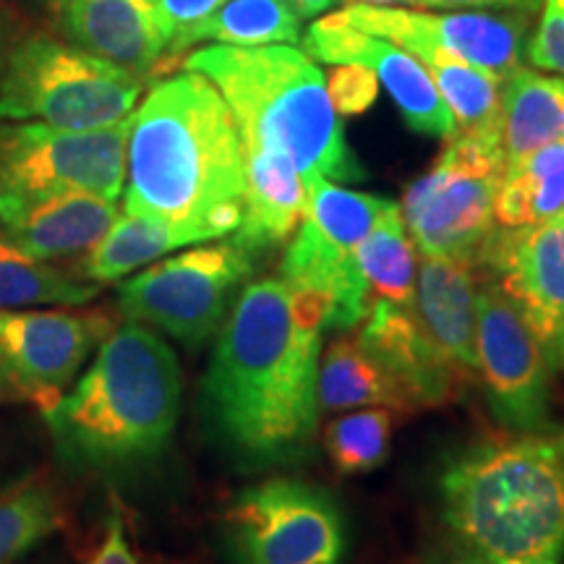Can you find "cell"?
<instances>
[{
  "mask_svg": "<svg viewBox=\"0 0 564 564\" xmlns=\"http://www.w3.org/2000/svg\"><path fill=\"white\" fill-rule=\"evenodd\" d=\"M324 303L282 278L249 282L220 327L202 411L220 447L249 468L293 463L319 423Z\"/></svg>",
  "mask_w": 564,
  "mask_h": 564,
  "instance_id": "1",
  "label": "cell"
},
{
  "mask_svg": "<svg viewBox=\"0 0 564 564\" xmlns=\"http://www.w3.org/2000/svg\"><path fill=\"white\" fill-rule=\"evenodd\" d=\"M243 194L241 133L215 84L188 68L154 84L129 118L123 209L194 246L238 230Z\"/></svg>",
  "mask_w": 564,
  "mask_h": 564,
  "instance_id": "2",
  "label": "cell"
},
{
  "mask_svg": "<svg viewBox=\"0 0 564 564\" xmlns=\"http://www.w3.org/2000/svg\"><path fill=\"white\" fill-rule=\"evenodd\" d=\"M178 413V358L139 322L112 329L79 382L42 411L61 460L87 474L152 463L171 444Z\"/></svg>",
  "mask_w": 564,
  "mask_h": 564,
  "instance_id": "3",
  "label": "cell"
},
{
  "mask_svg": "<svg viewBox=\"0 0 564 564\" xmlns=\"http://www.w3.org/2000/svg\"><path fill=\"white\" fill-rule=\"evenodd\" d=\"M440 489L449 531L484 564H564V432L486 436Z\"/></svg>",
  "mask_w": 564,
  "mask_h": 564,
  "instance_id": "4",
  "label": "cell"
},
{
  "mask_svg": "<svg viewBox=\"0 0 564 564\" xmlns=\"http://www.w3.org/2000/svg\"><path fill=\"white\" fill-rule=\"evenodd\" d=\"M183 68L215 84L243 147L288 158L303 183H356L366 175L329 100L327 76L295 45H207L188 55Z\"/></svg>",
  "mask_w": 564,
  "mask_h": 564,
  "instance_id": "5",
  "label": "cell"
},
{
  "mask_svg": "<svg viewBox=\"0 0 564 564\" xmlns=\"http://www.w3.org/2000/svg\"><path fill=\"white\" fill-rule=\"evenodd\" d=\"M144 79L0 9V123L91 131L129 121Z\"/></svg>",
  "mask_w": 564,
  "mask_h": 564,
  "instance_id": "6",
  "label": "cell"
},
{
  "mask_svg": "<svg viewBox=\"0 0 564 564\" xmlns=\"http://www.w3.org/2000/svg\"><path fill=\"white\" fill-rule=\"evenodd\" d=\"M392 204L327 178L306 183V212L282 257L280 278L291 291L308 293L324 303L327 329H352L369 314V285L356 251Z\"/></svg>",
  "mask_w": 564,
  "mask_h": 564,
  "instance_id": "7",
  "label": "cell"
},
{
  "mask_svg": "<svg viewBox=\"0 0 564 564\" xmlns=\"http://www.w3.org/2000/svg\"><path fill=\"white\" fill-rule=\"evenodd\" d=\"M502 139L457 131L440 158L408 186L403 223L415 249L429 257L476 264L497 228L494 199L505 173Z\"/></svg>",
  "mask_w": 564,
  "mask_h": 564,
  "instance_id": "8",
  "label": "cell"
},
{
  "mask_svg": "<svg viewBox=\"0 0 564 564\" xmlns=\"http://www.w3.org/2000/svg\"><path fill=\"white\" fill-rule=\"evenodd\" d=\"M253 272V253L236 241L196 246L154 262L118 288L131 322L199 348L220 333Z\"/></svg>",
  "mask_w": 564,
  "mask_h": 564,
  "instance_id": "9",
  "label": "cell"
},
{
  "mask_svg": "<svg viewBox=\"0 0 564 564\" xmlns=\"http://www.w3.org/2000/svg\"><path fill=\"white\" fill-rule=\"evenodd\" d=\"M129 121L70 131L47 123H0V215L55 194L116 202L126 181Z\"/></svg>",
  "mask_w": 564,
  "mask_h": 564,
  "instance_id": "10",
  "label": "cell"
},
{
  "mask_svg": "<svg viewBox=\"0 0 564 564\" xmlns=\"http://www.w3.org/2000/svg\"><path fill=\"white\" fill-rule=\"evenodd\" d=\"M225 535L236 564H340L348 544L335 499L295 478H270L238 494Z\"/></svg>",
  "mask_w": 564,
  "mask_h": 564,
  "instance_id": "11",
  "label": "cell"
},
{
  "mask_svg": "<svg viewBox=\"0 0 564 564\" xmlns=\"http://www.w3.org/2000/svg\"><path fill=\"white\" fill-rule=\"evenodd\" d=\"M476 366L494 419L507 432H544L554 369L523 316L484 270L476 293Z\"/></svg>",
  "mask_w": 564,
  "mask_h": 564,
  "instance_id": "12",
  "label": "cell"
},
{
  "mask_svg": "<svg viewBox=\"0 0 564 564\" xmlns=\"http://www.w3.org/2000/svg\"><path fill=\"white\" fill-rule=\"evenodd\" d=\"M110 333L112 319L105 312H0V403H32L47 411Z\"/></svg>",
  "mask_w": 564,
  "mask_h": 564,
  "instance_id": "13",
  "label": "cell"
},
{
  "mask_svg": "<svg viewBox=\"0 0 564 564\" xmlns=\"http://www.w3.org/2000/svg\"><path fill=\"white\" fill-rule=\"evenodd\" d=\"M411 55H449L507 79L525 58L531 17L518 11H426L350 3L333 13Z\"/></svg>",
  "mask_w": 564,
  "mask_h": 564,
  "instance_id": "14",
  "label": "cell"
},
{
  "mask_svg": "<svg viewBox=\"0 0 564 564\" xmlns=\"http://www.w3.org/2000/svg\"><path fill=\"white\" fill-rule=\"evenodd\" d=\"M476 267L497 280L552 369L564 371V209L531 228H494Z\"/></svg>",
  "mask_w": 564,
  "mask_h": 564,
  "instance_id": "15",
  "label": "cell"
},
{
  "mask_svg": "<svg viewBox=\"0 0 564 564\" xmlns=\"http://www.w3.org/2000/svg\"><path fill=\"white\" fill-rule=\"evenodd\" d=\"M301 40L308 58L329 66L369 68L415 133L444 141L457 133L453 112L436 91L429 70L415 55L394 42L356 30L335 17L314 21Z\"/></svg>",
  "mask_w": 564,
  "mask_h": 564,
  "instance_id": "16",
  "label": "cell"
},
{
  "mask_svg": "<svg viewBox=\"0 0 564 564\" xmlns=\"http://www.w3.org/2000/svg\"><path fill=\"white\" fill-rule=\"evenodd\" d=\"M68 45L147 79L167 55L150 0H45Z\"/></svg>",
  "mask_w": 564,
  "mask_h": 564,
  "instance_id": "17",
  "label": "cell"
},
{
  "mask_svg": "<svg viewBox=\"0 0 564 564\" xmlns=\"http://www.w3.org/2000/svg\"><path fill=\"white\" fill-rule=\"evenodd\" d=\"M358 343L398 379L415 408L449 403L457 394V384L463 382L423 333L415 308L371 301Z\"/></svg>",
  "mask_w": 564,
  "mask_h": 564,
  "instance_id": "18",
  "label": "cell"
},
{
  "mask_svg": "<svg viewBox=\"0 0 564 564\" xmlns=\"http://www.w3.org/2000/svg\"><path fill=\"white\" fill-rule=\"evenodd\" d=\"M476 293V264L421 253L415 270V314L429 340L465 382L478 373Z\"/></svg>",
  "mask_w": 564,
  "mask_h": 564,
  "instance_id": "19",
  "label": "cell"
},
{
  "mask_svg": "<svg viewBox=\"0 0 564 564\" xmlns=\"http://www.w3.org/2000/svg\"><path fill=\"white\" fill-rule=\"evenodd\" d=\"M116 202L70 192L21 204L0 215V232L17 249L42 262L87 253L116 223Z\"/></svg>",
  "mask_w": 564,
  "mask_h": 564,
  "instance_id": "20",
  "label": "cell"
},
{
  "mask_svg": "<svg viewBox=\"0 0 564 564\" xmlns=\"http://www.w3.org/2000/svg\"><path fill=\"white\" fill-rule=\"evenodd\" d=\"M243 220L232 241L251 253L285 243L306 212V183L299 167L278 152L243 147Z\"/></svg>",
  "mask_w": 564,
  "mask_h": 564,
  "instance_id": "21",
  "label": "cell"
},
{
  "mask_svg": "<svg viewBox=\"0 0 564 564\" xmlns=\"http://www.w3.org/2000/svg\"><path fill=\"white\" fill-rule=\"evenodd\" d=\"M564 144V76L514 68L502 82L505 160Z\"/></svg>",
  "mask_w": 564,
  "mask_h": 564,
  "instance_id": "22",
  "label": "cell"
},
{
  "mask_svg": "<svg viewBox=\"0 0 564 564\" xmlns=\"http://www.w3.org/2000/svg\"><path fill=\"white\" fill-rule=\"evenodd\" d=\"M319 405L324 411L348 408H390L408 415L419 411L398 379L384 369L358 337H337L319 361Z\"/></svg>",
  "mask_w": 564,
  "mask_h": 564,
  "instance_id": "23",
  "label": "cell"
},
{
  "mask_svg": "<svg viewBox=\"0 0 564 564\" xmlns=\"http://www.w3.org/2000/svg\"><path fill=\"white\" fill-rule=\"evenodd\" d=\"M564 209V144H549L505 162L494 223L497 228H531Z\"/></svg>",
  "mask_w": 564,
  "mask_h": 564,
  "instance_id": "24",
  "label": "cell"
},
{
  "mask_svg": "<svg viewBox=\"0 0 564 564\" xmlns=\"http://www.w3.org/2000/svg\"><path fill=\"white\" fill-rule=\"evenodd\" d=\"M303 19L285 0H228L207 19L183 32L171 45V53L212 42L228 47L299 45Z\"/></svg>",
  "mask_w": 564,
  "mask_h": 564,
  "instance_id": "25",
  "label": "cell"
},
{
  "mask_svg": "<svg viewBox=\"0 0 564 564\" xmlns=\"http://www.w3.org/2000/svg\"><path fill=\"white\" fill-rule=\"evenodd\" d=\"M356 257L371 301L415 308V270L419 267H415V249L398 204H392L371 225L364 241L358 243Z\"/></svg>",
  "mask_w": 564,
  "mask_h": 564,
  "instance_id": "26",
  "label": "cell"
},
{
  "mask_svg": "<svg viewBox=\"0 0 564 564\" xmlns=\"http://www.w3.org/2000/svg\"><path fill=\"white\" fill-rule=\"evenodd\" d=\"M457 131L502 139V79L449 55H419Z\"/></svg>",
  "mask_w": 564,
  "mask_h": 564,
  "instance_id": "27",
  "label": "cell"
},
{
  "mask_svg": "<svg viewBox=\"0 0 564 564\" xmlns=\"http://www.w3.org/2000/svg\"><path fill=\"white\" fill-rule=\"evenodd\" d=\"M100 285L76 280L51 262L17 249L0 236V312L45 306H84Z\"/></svg>",
  "mask_w": 564,
  "mask_h": 564,
  "instance_id": "28",
  "label": "cell"
},
{
  "mask_svg": "<svg viewBox=\"0 0 564 564\" xmlns=\"http://www.w3.org/2000/svg\"><path fill=\"white\" fill-rule=\"evenodd\" d=\"M175 249H183V241L171 228L123 212L100 241L87 251V259L82 262V278L95 285L121 280Z\"/></svg>",
  "mask_w": 564,
  "mask_h": 564,
  "instance_id": "29",
  "label": "cell"
},
{
  "mask_svg": "<svg viewBox=\"0 0 564 564\" xmlns=\"http://www.w3.org/2000/svg\"><path fill=\"white\" fill-rule=\"evenodd\" d=\"M61 528V505L42 481L0 491V564H17Z\"/></svg>",
  "mask_w": 564,
  "mask_h": 564,
  "instance_id": "30",
  "label": "cell"
},
{
  "mask_svg": "<svg viewBox=\"0 0 564 564\" xmlns=\"http://www.w3.org/2000/svg\"><path fill=\"white\" fill-rule=\"evenodd\" d=\"M394 415L390 408L358 411L333 421L324 432V449L345 476L377 470L390 455Z\"/></svg>",
  "mask_w": 564,
  "mask_h": 564,
  "instance_id": "31",
  "label": "cell"
},
{
  "mask_svg": "<svg viewBox=\"0 0 564 564\" xmlns=\"http://www.w3.org/2000/svg\"><path fill=\"white\" fill-rule=\"evenodd\" d=\"M525 61L546 74L564 76V0H544L535 30L528 34Z\"/></svg>",
  "mask_w": 564,
  "mask_h": 564,
  "instance_id": "32",
  "label": "cell"
},
{
  "mask_svg": "<svg viewBox=\"0 0 564 564\" xmlns=\"http://www.w3.org/2000/svg\"><path fill=\"white\" fill-rule=\"evenodd\" d=\"M379 82L369 68L364 66H335L333 74L327 76V91L335 110L340 116H356L371 108L377 100Z\"/></svg>",
  "mask_w": 564,
  "mask_h": 564,
  "instance_id": "33",
  "label": "cell"
},
{
  "mask_svg": "<svg viewBox=\"0 0 564 564\" xmlns=\"http://www.w3.org/2000/svg\"><path fill=\"white\" fill-rule=\"evenodd\" d=\"M150 3L158 30L162 40H165L167 55H171V45L183 32L192 30L194 24H199V21L215 13L228 0H150Z\"/></svg>",
  "mask_w": 564,
  "mask_h": 564,
  "instance_id": "34",
  "label": "cell"
},
{
  "mask_svg": "<svg viewBox=\"0 0 564 564\" xmlns=\"http://www.w3.org/2000/svg\"><path fill=\"white\" fill-rule=\"evenodd\" d=\"M544 0H423V9L436 11H518L539 13Z\"/></svg>",
  "mask_w": 564,
  "mask_h": 564,
  "instance_id": "35",
  "label": "cell"
},
{
  "mask_svg": "<svg viewBox=\"0 0 564 564\" xmlns=\"http://www.w3.org/2000/svg\"><path fill=\"white\" fill-rule=\"evenodd\" d=\"M84 564H139L137 556L131 552L129 541H126L121 518H110L108 533H105L102 544L97 546V552Z\"/></svg>",
  "mask_w": 564,
  "mask_h": 564,
  "instance_id": "36",
  "label": "cell"
},
{
  "mask_svg": "<svg viewBox=\"0 0 564 564\" xmlns=\"http://www.w3.org/2000/svg\"><path fill=\"white\" fill-rule=\"evenodd\" d=\"M421 564H484L481 556H476L468 546H463L460 541H444V544H436L423 554Z\"/></svg>",
  "mask_w": 564,
  "mask_h": 564,
  "instance_id": "37",
  "label": "cell"
},
{
  "mask_svg": "<svg viewBox=\"0 0 564 564\" xmlns=\"http://www.w3.org/2000/svg\"><path fill=\"white\" fill-rule=\"evenodd\" d=\"M285 3L291 6V9L299 13L301 19H316V17H322L324 11L335 9L340 0H285Z\"/></svg>",
  "mask_w": 564,
  "mask_h": 564,
  "instance_id": "38",
  "label": "cell"
},
{
  "mask_svg": "<svg viewBox=\"0 0 564 564\" xmlns=\"http://www.w3.org/2000/svg\"><path fill=\"white\" fill-rule=\"evenodd\" d=\"M358 6H384V9H405V6H415L423 9V0H350Z\"/></svg>",
  "mask_w": 564,
  "mask_h": 564,
  "instance_id": "39",
  "label": "cell"
}]
</instances>
